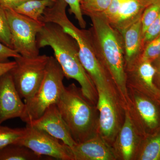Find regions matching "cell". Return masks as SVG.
<instances>
[{
    "mask_svg": "<svg viewBox=\"0 0 160 160\" xmlns=\"http://www.w3.org/2000/svg\"><path fill=\"white\" fill-rule=\"evenodd\" d=\"M89 17L92 22L89 35L95 51L113 81L125 109H128L130 100L126 84L122 38L103 13Z\"/></svg>",
    "mask_w": 160,
    "mask_h": 160,
    "instance_id": "cell-1",
    "label": "cell"
},
{
    "mask_svg": "<svg viewBox=\"0 0 160 160\" xmlns=\"http://www.w3.org/2000/svg\"><path fill=\"white\" fill-rule=\"evenodd\" d=\"M39 49L51 47L55 58L68 79H73L81 86L83 95L95 105L97 103L98 92L94 83L81 63L78 43L71 35L57 24L43 23L37 36Z\"/></svg>",
    "mask_w": 160,
    "mask_h": 160,
    "instance_id": "cell-2",
    "label": "cell"
},
{
    "mask_svg": "<svg viewBox=\"0 0 160 160\" xmlns=\"http://www.w3.org/2000/svg\"><path fill=\"white\" fill-rule=\"evenodd\" d=\"M56 105L76 142H82L98 133L97 106L84 96L81 88L73 83L65 86Z\"/></svg>",
    "mask_w": 160,
    "mask_h": 160,
    "instance_id": "cell-3",
    "label": "cell"
},
{
    "mask_svg": "<svg viewBox=\"0 0 160 160\" xmlns=\"http://www.w3.org/2000/svg\"><path fill=\"white\" fill-rule=\"evenodd\" d=\"M55 22L61 26L64 31L76 41L78 46L80 61L96 89L107 88L119 95L110 75L98 58L92 43L89 29L78 28L69 20L66 13L59 15Z\"/></svg>",
    "mask_w": 160,
    "mask_h": 160,
    "instance_id": "cell-4",
    "label": "cell"
},
{
    "mask_svg": "<svg viewBox=\"0 0 160 160\" xmlns=\"http://www.w3.org/2000/svg\"><path fill=\"white\" fill-rule=\"evenodd\" d=\"M65 74L53 57H49L46 72L39 88L33 96L25 102V109L20 118L26 124L37 119L51 105L58 102L64 86Z\"/></svg>",
    "mask_w": 160,
    "mask_h": 160,
    "instance_id": "cell-5",
    "label": "cell"
},
{
    "mask_svg": "<svg viewBox=\"0 0 160 160\" xmlns=\"http://www.w3.org/2000/svg\"><path fill=\"white\" fill-rule=\"evenodd\" d=\"M49 57L39 55L33 57L20 56L14 58L16 65L9 71L20 96L25 103L30 100L42 82Z\"/></svg>",
    "mask_w": 160,
    "mask_h": 160,
    "instance_id": "cell-6",
    "label": "cell"
},
{
    "mask_svg": "<svg viewBox=\"0 0 160 160\" xmlns=\"http://www.w3.org/2000/svg\"><path fill=\"white\" fill-rule=\"evenodd\" d=\"M97 90L98 133L112 146L124 123L126 109L116 92L105 88H97Z\"/></svg>",
    "mask_w": 160,
    "mask_h": 160,
    "instance_id": "cell-7",
    "label": "cell"
},
{
    "mask_svg": "<svg viewBox=\"0 0 160 160\" xmlns=\"http://www.w3.org/2000/svg\"><path fill=\"white\" fill-rule=\"evenodd\" d=\"M4 9L11 33L13 49L26 57H33L40 55L37 36L43 23L20 14L13 9Z\"/></svg>",
    "mask_w": 160,
    "mask_h": 160,
    "instance_id": "cell-8",
    "label": "cell"
},
{
    "mask_svg": "<svg viewBox=\"0 0 160 160\" xmlns=\"http://www.w3.org/2000/svg\"><path fill=\"white\" fill-rule=\"evenodd\" d=\"M129 115L142 137L152 134L160 128V102L129 87Z\"/></svg>",
    "mask_w": 160,
    "mask_h": 160,
    "instance_id": "cell-9",
    "label": "cell"
},
{
    "mask_svg": "<svg viewBox=\"0 0 160 160\" xmlns=\"http://www.w3.org/2000/svg\"><path fill=\"white\" fill-rule=\"evenodd\" d=\"M17 144L28 147L39 155L61 160H74L71 147L46 132L26 124V133Z\"/></svg>",
    "mask_w": 160,
    "mask_h": 160,
    "instance_id": "cell-10",
    "label": "cell"
},
{
    "mask_svg": "<svg viewBox=\"0 0 160 160\" xmlns=\"http://www.w3.org/2000/svg\"><path fill=\"white\" fill-rule=\"evenodd\" d=\"M127 87L135 89L160 102V91L155 85L152 63L139 57L126 66Z\"/></svg>",
    "mask_w": 160,
    "mask_h": 160,
    "instance_id": "cell-11",
    "label": "cell"
},
{
    "mask_svg": "<svg viewBox=\"0 0 160 160\" xmlns=\"http://www.w3.org/2000/svg\"><path fill=\"white\" fill-rule=\"evenodd\" d=\"M142 138L126 109L124 123L112 146L116 160H134Z\"/></svg>",
    "mask_w": 160,
    "mask_h": 160,
    "instance_id": "cell-12",
    "label": "cell"
},
{
    "mask_svg": "<svg viewBox=\"0 0 160 160\" xmlns=\"http://www.w3.org/2000/svg\"><path fill=\"white\" fill-rule=\"evenodd\" d=\"M25 107L9 71L2 75L0 77V125L7 120L20 118Z\"/></svg>",
    "mask_w": 160,
    "mask_h": 160,
    "instance_id": "cell-13",
    "label": "cell"
},
{
    "mask_svg": "<svg viewBox=\"0 0 160 160\" xmlns=\"http://www.w3.org/2000/svg\"><path fill=\"white\" fill-rule=\"evenodd\" d=\"M27 124L46 132L70 147L77 144L56 104L49 106L40 118Z\"/></svg>",
    "mask_w": 160,
    "mask_h": 160,
    "instance_id": "cell-14",
    "label": "cell"
},
{
    "mask_svg": "<svg viewBox=\"0 0 160 160\" xmlns=\"http://www.w3.org/2000/svg\"><path fill=\"white\" fill-rule=\"evenodd\" d=\"M71 148L74 160H117L112 146L99 133Z\"/></svg>",
    "mask_w": 160,
    "mask_h": 160,
    "instance_id": "cell-15",
    "label": "cell"
},
{
    "mask_svg": "<svg viewBox=\"0 0 160 160\" xmlns=\"http://www.w3.org/2000/svg\"><path fill=\"white\" fill-rule=\"evenodd\" d=\"M122 38L126 66L133 62L143 51L141 18L120 32Z\"/></svg>",
    "mask_w": 160,
    "mask_h": 160,
    "instance_id": "cell-16",
    "label": "cell"
},
{
    "mask_svg": "<svg viewBox=\"0 0 160 160\" xmlns=\"http://www.w3.org/2000/svg\"><path fill=\"white\" fill-rule=\"evenodd\" d=\"M145 7L140 0H125L110 23L119 32L141 18Z\"/></svg>",
    "mask_w": 160,
    "mask_h": 160,
    "instance_id": "cell-17",
    "label": "cell"
},
{
    "mask_svg": "<svg viewBox=\"0 0 160 160\" xmlns=\"http://www.w3.org/2000/svg\"><path fill=\"white\" fill-rule=\"evenodd\" d=\"M134 160H160V128L143 137Z\"/></svg>",
    "mask_w": 160,
    "mask_h": 160,
    "instance_id": "cell-18",
    "label": "cell"
},
{
    "mask_svg": "<svg viewBox=\"0 0 160 160\" xmlns=\"http://www.w3.org/2000/svg\"><path fill=\"white\" fill-rule=\"evenodd\" d=\"M50 158L39 155L28 147L19 144H11L0 148V160H49L47 158Z\"/></svg>",
    "mask_w": 160,
    "mask_h": 160,
    "instance_id": "cell-19",
    "label": "cell"
},
{
    "mask_svg": "<svg viewBox=\"0 0 160 160\" xmlns=\"http://www.w3.org/2000/svg\"><path fill=\"white\" fill-rule=\"evenodd\" d=\"M55 2L52 0H28L16 7L15 11L35 21L40 22L46 8Z\"/></svg>",
    "mask_w": 160,
    "mask_h": 160,
    "instance_id": "cell-20",
    "label": "cell"
},
{
    "mask_svg": "<svg viewBox=\"0 0 160 160\" xmlns=\"http://www.w3.org/2000/svg\"><path fill=\"white\" fill-rule=\"evenodd\" d=\"M26 133L24 128H9L0 125V148L12 144H17Z\"/></svg>",
    "mask_w": 160,
    "mask_h": 160,
    "instance_id": "cell-21",
    "label": "cell"
},
{
    "mask_svg": "<svg viewBox=\"0 0 160 160\" xmlns=\"http://www.w3.org/2000/svg\"><path fill=\"white\" fill-rule=\"evenodd\" d=\"M112 0H80L83 14L89 17L91 15L103 13L108 9Z\"/></svg>",
    "mask_w": 160,
    "mask_h": 160,
    "instance_id": "cell-22",
    "label": "cell"
},
{
    "mask_svg": "<svg viewBox=\"0 0 160 160\" xmlns=\"http://www.w3.org/2000/svg\"><path fill=\"white\" fill-rule=\"evenodd\" d=\"M160 14V2L147 6L143 12L141 16L142 38L143 35L152 23Z\"/></svg>",
    "mask_w": 160,
    "mask_h": 160,
    "instance_id": "cell-23",
    "label": "cell"
},
{
    "mask_svg": "<svg viewBox=\"0 0 160 160\" xmlns=\"http://www.w3.org/2000/svg\"><path fill=\"white\" fill-rule=\"evenodd\" d=\"M0 42L13 49L11 36L5 9L0 6Z\"/></svg>",
    "mask_w": 160,
    "mask_h": 160,
    "instance_id": "cell-24",
    "label": "cell"
},
{
    "mask_svg": "<svg viewBox=\"0 0 160 160\" xmlns=\"http://www.w3.org/2000/svg\"><path fill=\"white\" fill-rule=\"evenodd\" d=\"M140 56L151 62L160 56V35L146 44Z\"/></svg>",
    "mask_w": 160,
    "mask_h": 160,
    "instance_id": "cell-25",
    "label": "cell"
},
{
    "mask_svg": "<svg viewBox=\"0 0 160 160\" xmlns=\"http://www.w3.org/2000/svg\"><path fill=\"white\" fill-rule=\"evenodd\" d=\"M69 6V12L74 15L75 18L78 21L80 28L86 29V22L83 18L82 12L80 5V0H64Z\"/></svg>",
    "mask_w": 160,
    "mask_h": 160,
    "instance_id": "cell-26",
    "label": "cell"
},
{
    "mask_svg": "<svg viewBox=\"0 0 160 160\" xmlns=\"http://www.w3.org/2000/svg\"><path fill=\"white\" fill-rule=\"evenodd\" d=\"M160 35V14L152 24L146 29L142 38L143 48Z\"/></svg>",
    "mask_w": 160,
    "mask_h": 160,
    "instance_id": "cell-27",
    "label": "cell"
},
{
    "mask_svg": "<svg viewBox=\"0 0 160 160\" xmlns=\"http://www.w3.org/2000/svg\"><path fill=\"white\" fill-rule=\"evenodd\" d=\"M124 1L125 0H112L108 9L103 13L109 22H110L116 16Z\"/></svg>",
    "mask_w": 160,
    "mask_h": 160,
    "instance_id": "cell-28",
    "label": "cell"
},
{
    "mask_svg": "<svg viewBox=\"0 0 160 160\" xmlns=\"http://www.w3.org/2000/svg\"><path fill=\"white\" fill-rule=\"evenodd\" d=\"M20 56L14 49L9 48L0 42V63L9 62V58H14Z\"/></svg>",
    "mask_w": 160,
    "mask_h": 160,
    "instance_id": "cell-29",
    "label": "cell"
},
{
    "mask_svg": "<svg viewBox=\"0 0 160 160\" xmlns=\"http://www.w3.org/2000/svg\"><path fill=\"white\" fill-rule=\"evenodd\" d=\"M152 63L155 69L154 84L160 91V56Z\"/></svg>",
    "mask_w": 160,
    "mask_h": 160,
    "instance_id": "cell-30",
    "label": "cell"
},
{
    "mask_svg": "<svg viewBox=\"0 0 160 160\" xmlns=\"http://www.w3.org/2000/svg\"><path fill=\"white\" fill-rule=\"evenodd\" d=\"M28 0H0V6L4 8L14 9L22 3Z\"/></svg>",
    "mask_w": 160,
    "mask_h": 160,
    "instance_id": "cell-31",
    "label": "cell"
},
{
    "mask_svg": "<svg viewBox=\"0 0 160 160\" xmlns=\"http://www.w3.org/2000/svg\"><path fill=\"white\" fill-rule=\"evenodd\" d=\"M16 65L15 61L0 63V77L10 71Z\"/></svg>",
    "mask_w": 160,
    "mask_h": 160,
    "instance_id": "cell-32",
    "label": "cell"
},
{
    "mask_svg": "<svg viewBox=\"0 0 160 160\" xmlns=\"http://www.w3.org/2000/svg\"><path fill=\"white\" fill-rule=\"evenodd\" d=\"M140 1L145 8L152 4L160 2V0H140Z\"/></svg>",
    "mask_w": 160,
    "mask_h": 160,
    "instance_id": "cell-33",
    "label": "cell"
},
{
    "mask_svg": "<svg viewBox=\"0 0 160 160\" xmlns=\"http://www.w3.org/2000/svg\"><path fill=\"white\" fill-rule=\"evenodd\" d=\"M52 1H54V2H56V1H57V0H52Z\"/></svg>",
    "mask_w": 160,
    "mask_h": 160,
    "instance_id": "cell-34",
    "label": "cell"
}]
</instances>
